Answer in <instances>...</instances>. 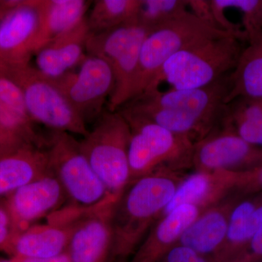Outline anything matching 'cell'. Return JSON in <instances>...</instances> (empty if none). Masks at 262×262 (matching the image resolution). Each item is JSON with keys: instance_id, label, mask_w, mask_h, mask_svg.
<instances>
[{"instance_id": "8992f818", "label": "cell", "mask_w": 262, "mask_h": 262, "mask_svg": "<svg viewBox=\"0 0 262 262\" xmlns=\"http://www.w3.org/2000/svg\"><path fill=\"white\" fill-rule=\"evenodd\" d=\"M150 32L136 18L105 32L90 33L86 53L107 62L115 77V89L107 103L110 111H117L130 99L141 46Z\"/></svg>"}, {"instance_id": "3957f363", "label": "cell", "mask_w": 262, "mask_h": 262, "mask_svg": "<svg viewBox=\"0 0 262 262\" xmlns=\"http://www.w3.org/2000/svg\"><path fill=\"white\" fill-rule=\"evenodd\" d=\"M117 112L130 127V183L160 169L181 171L192 167V141L139 115Z\"/></svg>"}, {"instance_id": "ba28073f", "label": "cell", "mask_w": 262, "mask_h": 262, "mask_svg": "<svg viewBox=\"0 0 262 262\" xmlns=\"http://www.w3.org/2000/svg\"><path fill=\"white\" fill-rule=\"evenodd\" d=\"M5 72L21 90L29 115L35 123L83 137L89 134L87 124L54 81L36 67H8Z\"/></svg>"}, {"instance_id": "e575fe53", "label": "cell", "mask_w": 262, "mask_h": 262, "mask_svg": "<svg viewBox=\"0 0 262 262\" xmlns=\"http://www.w3.org/2000/svg\"><path fill=\"white\" fill-rule=\"evenodd\" d=\"M9 10H8L6 7H5V5L2 3L1 0V1H0V20L4 18L5 15L7 14V13H8Z\"/></svg>"}, {"instance_id": "277c9868", "label": "cell", "mask_w": 262, "mask_h": 262, "mask_svg": "<svg viewBox=\"0 0 262 262\" xmlns=\"http://www.w3.org/2000/svg\"><path fill=\"white\" fill-rule=\"evenodd\" d=\"M130 130L119 112L106 108L80 141L81 149L111 196L121 195L130 183Z\"/></svg>"}, {"instance_id": "7a4b0ae2", "label": "cell", "mask_w": 262, "mask_h": 262, "mask_svg": "<svg viewBox=\"0 0 262 262\" xmlns=\"http://www.w3.org/2000/svg\"><path fill=\"white\" fill-rule=\"evenodd\" d=\"M246 43V38L230 33L195 41L164 63L146 91L163 81L177 90L209 85L234 70Z\"/></svg>"}, {"instance_id": "cb8c5ba5", "label": "cell", "mask_w": 262, "mask_h": 262, "mask_svg": "<svg viewBox=\"0 0 262 262\" xmlns=\"http://www.w3.org/2000/svg\"><path fill=\"white\" fill-rule=\"evenodd\" d=\"M222 123L246 142L262 148V99L236 98L227 105Z\"/></svg>"}, {"instance_id": "9a60e30c", "label": "cell", "mask_w": 262, "mask_h": 262, "mask_svg": "<svg viewBox=\"0 0 262 262\" xmlns=\"http://www.w3.org/2000/svg\"><path fill=\"white\" fill-rule=\"evenodd\" d=\"M38 27L33 0H19L0 20V63L7 68L29 64L35 55Z\"/></svg>"}, {"instance_id": "836d02e7", "label": "cell", "mask_w": 262, "mask_h": 262, "mask_svg": "<svg viewBox=\"0 0 262 262\" xmlns=\"http://www.w3.org/2000/svg\"><path fill=\"white\" fill-rule=\"evenodd\" d=\"M12 152H13V151H12L11 150L9 149L8 145H7L4 138H3L1 132H0V158Z\"/></svg>"}, {"instance_id": "ffe728a7", "label": "cell", "mask_w": 262, "mask_h": 262, "mask_svg": "<svg viewBox=\"0 0 262 262\" xmlns=\"http://www.w3.org/2000/svg\"><path fill=\"white\" fill-rule=\"evenodd\" d=\"M229 190L226 170L196 172L184 177L163 214L182 205H193L204 211L225 199ZM161 215V216H162Z\"/></svg>"}, {"instance_id": "603a6c76", "label": "cell", "mask_w": 262, "mask_h": 262, "mask_svg": "<svg viewBox=\"0 0 262 262\" xmlns=\"http://www.w3.org/2000/svg\"><path fill=\"white\" fill-rule=\"evenodd\" d=\"M229 79L227 104L239 98L262 99V32L248 38Z\"/></svg>"}, {"instance_id": "8fae6325", "label": "cell", "mask_w": 262, "mask_h": 262, "mask_svg": "<svg viewBox=\"0 0 262 262\" xmlns=\"http://www.w3.org/2000/svg\"><path fill=\"white\" fill-rule=\"evenodd\" d=\"M229 76L199 89H172L168 91L152 89L136 98L160 107L187 114L215 130L225 116L230 89Z\"/></svg>"}, {"instance_id": "44dd1931", "label": "cell", "mask_w": 262, "mask_h": 262, "mask_svg": "<svg viewBox=\"0 0 262 262\" xmlns=\"http://www.w3.org/2000/svg\"><path fill=\"white\" fill-rule=\"evenodd\" d=\"M51 169L46 149L27 146L0 158V198H6Z\"/></svg>"}, {"instance_id": "9c48e42d", "label": "cell", "mask_w": 262, "mask_h": 262, "mask_svg": "<svg viewBox=\"0 0 262 262\" xmlns=\"http://www.w3.org/2000/svg\"><path fill=\"white\" fill-rule=\"evenodd\" d=\"M80 69L54 81L77 113L88 122L97 120L115 89V77L107 62L87 54Z\"/></svg>"}, {"instance_id": "4316f807", "label": "cell", "mask_w": 262, "mask_h": 262, "mask_svg": "<svg viewBox=\"0 0 262 262\" xmlns=\"http://www.w3.org/2000/svg\"><path fill=\"white\" fill-rule=\"evenodd\" d=\"M222 11L227 8L238 10L247 39L262 32V0H213Z\"/></svg>"}, {"instance_id": "ac0fdd59", "label": "cell", "mask_w": 262, "mask_h": 262, "mask_svg": "<svg viewBox=\"0 0 262 262\" xmlns=\"http://www.w3.org/2000/svg\"><path fill=\"white\" fill-rule=\"evenodd\" d=\"M90 30L87 18L60 34L36 53V69L43 75L57 80L82 63L86 54Z\"/></svg>"}, {"instance_id": "1f68e13d", "label": "cell", "mask_w": 262, "mask_h": 262, "mask_svg": "<svg viewBox=\"0 0 262 262\" xmlns=\"http://www.w3.org/2000/svg\"><path fill=\"white\" fill-rule=\"evenodd\" d=\"M262 227V204L256 205V208L251 213L248 228V241H251L253 236ZM249 243V242H248Z\"/></svg>"}, {"instance_id": "5bb4252c", "label": "cell", "mask_w": 262, "mask_h": 262, "mask_svg": "<svg viewBox=\"0 0 262 262\" xmlns=\"http://www.w3.org/2000/svg\"><path fill=\"white\" fill-rule=\"evenodd\" d=\"M82 214L65 206L50 215L47 224L31 226L15 237L10 257L50 258L66 252L76 220Z\"/></svg>"}, {"instance_id": "484cf974", "label": "cell", "mask_w": 262, "mask_h": 262, "mask_svg": "<svg viewBox=\"0 0 262 262\" xmlns=\"http://www.w3.org/2000/svg\"><path fill=\"white\" fill-rule=\"evenodd\" d=\"M188 11V0H141L137 18L152 31Z\"/></svg>"}, {"instance_id": "d4e9b609", "label": "cell", "mask_w": 262, "mask_h": 262, "mask_svg": "<svg viewBox=\"0 0 262 262\" xmlns=\"http://www.w3.org/2000/svg\"><path fill=\"white\" fill-rule=\"evenodd\" d=\"M141 0H96L87 18L91 34L105 32L137 18Z\"/></svg>"}, {"instance_id": "7c38bea8", "label": "cell", "mask_w": 262, "mask_h": 262, "mask_svg": "<svg viewBox=\"0 0 262 262\" xmlns=\"http://www.w3.org/2000/svg\"><path fill=\"white\" fill-rule=\"evenodd\" d=\"M120 196H110L76 220L67 248L72 262H112L113 213Z\"/></svg>"}, {"instance_id": "f546056e", "label": "cell", "mask_w": 262, "mask_h": 262, "mask_svg": "<svg viewBox=\"0 0 262 262\" xmlns=\"http://www.w3.org/2000/svg\"><path fill=\"white\" fill-rule=\"evenodd\" d=\"M159 262H213L210 258L202 256L189 248L177 246L170 250Z\"/></svg>"}, {"instance_id": "7402d4cb", "label": "cell", "mask_w": 262, "mask_h": 262, "mask_svg": "<svg viewBox=\"0 0 262 262\" xmlns=\"http://www.w3.org/2000/svg\"><path fill=\"white\" fill-rule=\"evenodd\" d=\"M91 3L85 0H33L39 18L35 54L85 18Z\"/></svg>"}, {"instance_id": "d590c367", "label": "cell", "mask_w": 262, "mask_h": 262, "mask_svg": "<svg viewBox=\"0 0 262 262\" xmlns=\"http://www.w3.org/2000/svg\"><path fill=\"white\" fill-rule=\"evenodd\" d=\"M7 70V67H5L4 65L3 64V63H0V71H3V72H4V71Z\"/></svg>"}, {"instance_id": "4fadbf2b", "label": "cell", "mask_w": 262, "mask_h": 262, "mask_svg": "<svg viewBox=\"0 0 262 262\" xmlns=\"http://www.w3.org/2000/svg\"><path fill=\"white\" fill-rule=\"evenodd\" d=\"M5 198L20 233L36 221L61 209L67 196L61 182L50 170Z\"/></svg>"}, {"instance_id": "f1b7e54d", "label": "cell", "mask_w": 262, "mask_h": 262, "mask_svg": "<svg viewBox=\"0 0 262 262\" xmlns=\"http://www.w3.org/2000/svg\"><path fill=\"white\" fill-rule=\"evenodd\" d=\"M230 184L232 190L251 184L262 188V165L244 171H231Z\"/></svg>"}, {"instance_id": "2e32d148", "label": "cell", "mask_w": 262, "mask_h": 262, "mask_svg": "<svg viewBox=\"0 0 262 262\" xmlns=\"http://www.w3.org/2000/svg\"><path fill=\"white\" fill-rule=\"evenodd\" d=\"M18 84L0 71V132L12 151L32 146L46 149L48 138L34 126Z\"/></svg>"}, {"instance_id": "8d00e7d4", "label": "cell", "mask_w": 262, "mask_h": 262, "mask_svg": "<svg viewBox=\"0 0 262 262\" xmlns=\"http://www.w3.org/2000/svg\"><path fill=\"white\" fill-rule=\"evenodd\" d=\"M0 262H12L10 261V260H3V259H0Z\"/></svg>"}, {"instance_id": "30bf717a", "label": "cell", "mask_w": 262, "mask_h": 262, "mask_svg": "<svg viewBox=\"0 0 262 262\" xmlns=\"http://www.w3.org/2000/svg\"><path fill=\"white\" fill-rule=\"evenodd\" d=\"M262 165V148L251 145L221 123L194 145L192 167L201 171H244Z\"/></svg>"}, {"instance_id": "52a82bcc", "label": "cell", "mask_w": 262, "mask_h": 262, "mask_svg": "<svg viewBox=\"0 0 262 262\" xmlns=\"http://www.w3.org/2000/svg\"><path fill=\"white\" fill-rule=\"evenodd\" d=\"M226 33L201 21L189 10L151 31L141 46L130 100L149 89L164 63L177 52L199 39Z\"/></svg>"}, {"instance_id": "6da1fadb", "label": "cell", "mask_w": 262, "mask_h": 262, "mask_svg": "<svg viewBox=\"0 0 262 262\" xmlns=\"http://www.w3.org/2000/svg\"><path fill=\"white\" fill-rule=\"evenodd\" d=\"M184 177L160 169L130 182L114 207L112 262H125L171 201Z\"/></svg>"}, {"instance_id": "5b68a950", "label": "cell", "mask_w": 262, "mask_h": 262, "mask_svg": "<svg viewBox=\"0 0 262 262\" xmlns=\"http://www.w3.org/2000/svg\"><path fill=\"white\" fill-rule=\"evenodd\" d=\"M46 149L50 169L61 182L70 206L90 209L115 196L108 194L72 134L53 130Z\"/></svg>"}, {"instance_id": "e0dca14e", "label": "cell", "mask_w": 262, "mask_h": 262, "mask_svg": "<svg viewBox=\"0 0 262 262\" xmlns=\"http://www.w3.org/2000/svg\"><path fill=\"white\" fill-rule=\"evenodd\" d=\"M203 211L199 207L186 204L162 215L127 262H159Z\"/></svg>"}, {"instance_id": "d6a6232c", "label": "cell", "mask_w": 262, "mask_h": 262, "mask_svg": "<svg viewBox=\"0 0 262 262\" xmlns=\"http://www.w3.org/2000/svg\"><path fill=\"white\" fill-rule=\"evenodd\" d=\"M10 260L12 262H72L67 251L53 257L37 258L13 256Z\"/></svg>"}, {"instance_id": "d6986e66", "label": "cell", "mask_w": 262, "mask_h": 262, "mask_svg": "<svg viewBox=\"0 0 262 262\" xmlns=\"http://www.w3.org/2000/svg\"><path fill=\"white\" fill-rule=\"evenodd\" d=\"M235 200L225 198L202 212L181 236L179 246L212 258L225 242Z\"/></svg>"}, {"instance_id": "83f0119b", "label": "cell", "mask_w": 262, "mask_h": 262, "mask_svg": "<svg viewBox=\"0 0 262 262\" xmlns=\"http://www.w3.org/2000/svg\"><path fill=\"white\" fill-rule=\"evenodd\" d=\"M18 234L8 209L6 198H0V251L11 256L13 243Z\"/></svg>"}, {"instance_id": "4dcf8cb0", "label": "cell", "mask_w": 262, "mask_h": 262, "mask_svg": "<svg viewBox=\"0 0 262 262\" xmlns=\"http://www.w3.org/2000/svg\"><path fill=\"white\" fill-rule=\"evenodd\" d=\"M188 8L190 13L201 21L219 29L212 10L211 0H188Z\"/></svg>"}]
</instances>
